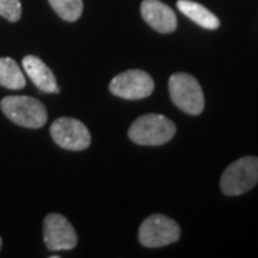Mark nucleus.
<instances>
[{"mask_svg":"<svg viewBox=\"0 0 258 258\" xmlns=\"http://www.w3.org/2000/svg\"><path fill=\"white\" fill-rule=\"evenodd\" d=\"M0 85L13 91L26 86L25 75L12 57H0Z\"/></svg>","mask_w":258,"mask_h":258,"instance_id":"nucleus-12","label":"nucleus"},{"mask_svg":"<svg viewBox=\"0 0 258 258\" xmlns=\"http://www.w3.org/2000/svg\"><path fill=\"white\" fill-rule=\"evenodd\" d=\"M56 145L69 151H83L91 145V132L86 125L75 118H59L50 126Z\"/></svg>","mask_w":258,"mask_h":258,"instance_id":"nucleus-7","label":"nucleus"},{"mask_svg":"<svg viewBox=\"0 0 258 258\" xmlns=\"http://www.w3.org/2000/svg\"><path fill=\"white\" fill-rule=\"evenodd\" d=\"M0 16L9 22H18L22 16L20 0H0Z\"/></svg>","mask_w":258,"mask_h":258,"instance_id":"nucleus-14","label":"nucleus"},{"mask_svg":"<svg viewBox=\"0 0 258 258\" xmlns=\"http://www.w3.org/2000/svg\"><path fill=\"white\" fill-rule=\"evenodd\" d=\"M175 123L164 115L148 113L135 120L128 131V137L138 145L158 147L175 137Z\"/></svg>","mask_w":258,"mask_h":258,"instance_id":"nucleus-1","label":"nucleus"},{"mask_svg":"<svg viewBox=\"0 0 258 258\" xmlns=\"http://www.w3.org/2000/svg\"><path fill=\"white\" fill-rule=\"evenodd\" d=\"M141 15L148 25L159 33H172L178 26L175 12L159 0H144Z\"/></svg>","mask_w":258,"mask_h":258,"instance_id":"nucleus-9","label":"nucleus"},{"mask_svg":"<svg viewBox=\"0 0 258 258\" xmlns=\"http://www.w3.org/2000/svg\"><path fill=\"white\" fill-rule=\"evenodd\" d=\"M176 6L179 12H182L186 18L191 19L198 26L208 30H215L220 28V19L203 5L192 0H178Z\"/></svg>","mask_w":258,"mask_h":258,"instance_id":"nucleus-11","label":"nucleus"},{"mask_svg":"<svg viewBox=\"0 0 258 258\" xmlns=\"http://www.w3.org/2000/svg\"><path fill=\"white\" fill-rule=\"evenodd\" d=\"M22 64H23L26 75L30 78V81L37 86V89L46 93L59 92V86L56 82L55 75L42 59L33 55L25 56L22 60Z\"/></svg>","mask_w":258,"mask_h":258,"instance_id":"nucleus-10","label":"nucleus"},{"mask_svg":"<svg viewBox=\"0 0 258 258\" xmlns=\"http://www.w3.org/2000/svg\"><path fill=\"white\" fill-rule=\"evenodd\" d=\"M43 238L50 251L72 249L78 244V235L72 224L60 214H49L43 221Z\"/></svg>","mask_w":258,"mask_h":258,"instance_id":"nucleus-8","label":"nucleus"},{"mask_svg":"<svg viewBox=\"0 0 258 258\" xmlns=\"http://www.w3.org/2000/svg\"><path fill=\"white\" fill-rule=\"evenodd\" d=\"M0 248H2V238H0Z\"/></svg>","mask_w":258,"mask_h":258,"instance_id":"nucleus-15","label":"nucleus"},{"mask_svg":"<svg viewBox=\"0 0 258 258\" xmlns=\"http://www.w3.org/2000/svg\"><path fill=\"white\" fill-rule=\"evenodd\" d=\"M171 99L179 109L188 115H200L204 111L205 99L201 85L192 75L174 74L168 82Z\"/></svg>","mask_w":258,"mask_h":258,"instance_id":"nucleus-4","label":"nucleus"},{"mask_svg":"<svg viewBox=\"0 0 258 258\" xmlns=\"http://www.w3.org/2000/svg\"><path fill=\"white\" fill-rule=\"evenodd\" d=\"M181 235V228L172 218L155 214L148 217L141 224L138 238L141 244L148 248H158L176 242Z\"/></svg>","mask_w":258,"mask_h":258,"instance_id":"nucleus-5","label":"nucleus"},{"mask_svg":"<svg viewBox=\"0 0 258 258\" xmlns=\"http://www.w3.org/2000/svg\"><path fill=\"white\" fill-rule=\"evenodd\" d=\"M0 109L8 119L23 128L39 129L47 120L45 105L30 96H6L0 102Z\"/></svg>","mask_w":258,"mask_h":258,"instance_id":"nucleus-2","label":"nucleus"},{"mask_svg":"<svg viewBox=\"0 0 258 258\" xmlns=\"http://www.w3.org/2000/svg\"><path fill=\"white\" fill-rule=\"evenodd\" d=\"M154 86L155 83L151 75L139 69H131L112 79L109 91L122 99L138 101L148 98L154 92Z\"/></svg>","mask_w":258,"mask_h":258,"instance_id":"nucleus-6","label":"nucleus"},{"mask_svg":"<svg viewBox=\"0 0 258 258\" xmlns=\"http://www.w3.org/2000/svg\"><path fill=\"white\" fill-rule=\"evenodd\" d=\"M49 5L66 22H76L83 12V0H49Z\"/></svg>","mask_w":258,"mask_h":258,"instance_id":"nucleus-13","label":"nucleus"},{"mask_svg":"<svg viewBox=\"0 0 258 258\" xmlns=\"http://www.w3.org/2000/svg\"><path fill=\"white\" fill-rule=\"evenodd\" d=\"M258 184V158L244 157L237 159L222 172L220 186L224 195L238 197L248 192Z\"/></svg>","mask_w":258,"mask_h":258,"instance_id":"nucleus-3","label":"nucleus"}]
</instances>
